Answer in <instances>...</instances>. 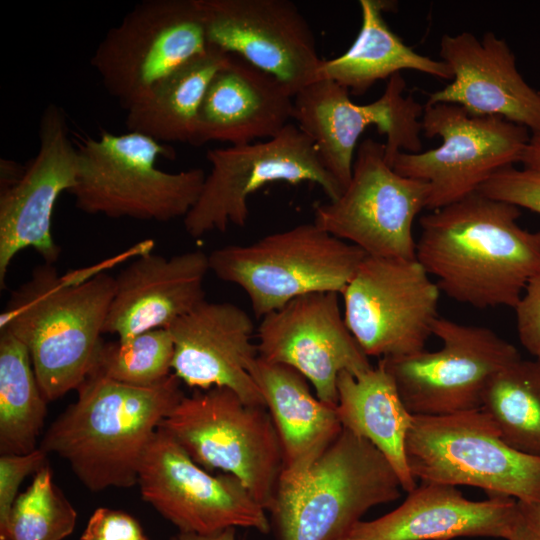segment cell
<instances>
[{"mask_svg": "<svg viewBox=\"0 0 540 540\" xmlns=\"http://www.w3.org/2000/svg\"><path fill=\"white\" fill-rule=\"evenodd\" d=\"M80 540H150L130 514L100 507L90 516Z\"/></svg>", "mask_w": 540, "mask_h": 540, "instance_id": "e575fe53", "label": "cell"}, {"mask_svg": "<svg viewBox=\"0 0 540 540\" xmlns=\"http://www.w3.org/2000/svg\"><path fill=\"white\" fill-rule=\"evenodd\" d=\"M433 335L442 346L379 361L393 377L412 415L442 416L481 409L492 377L521 358L493 330L439 317Z\"/></svg>", "mask_w": 540, "mask_h": 540, "instance_id": "5bb4252c", "label": "cell"}, {"mask_svg": "<svg viewBox=\"0 0 540 540\" xmlns=\"http://www.w3.org/2000/svg\"><path fill=\"white\" fill-rule=\"evenodd\" d=\"M173 355L170 331L154 329L126 340L103 341L91 373L127 385L154 386L172 374Z\"/></svg>", "mask_w": 540, "mask_h": 540, "instance_id": "4dcf8cb0", "label": "cell"}, {"mask_svg": "<svg viewBox=\"0 0 540 540\" xmlns=\"http://www.w3.org/2000/svg\"><path fill=\"white\" fill-rule=\"evenodd\" d=\"M172 373L138 387L91 373L78 398L48 427L39 448L65 459L90 491L137 484L144 451L161 422L185 396Z\"/></svg>", "mask_w": 540, "mask_h": 540, "instance_id": "7a4b0ae2", "label": "cell"}, {"mask_svg": "<svg viewBox=\"0 0 540 540\" xmlns=\"http://www.w3.org/2000/svg\"><path fill=\"white\" fill-rule=\"evenodd\" d=\"M439 55L452 82L429 94L428 104L461 106L470 115L498 116L540 133V92L519 73L507 42L492 32L444 34Z\"/></svg>", "mask_w": 540, "mask_h": 540, "instance_id": "ffe728a7", "label": "cell"}, {"mask_svg": "<svg viewBox=\"0 0 540 540\" xmlns=\"http://www.w3.org/2000/svg\"><path fill=\"white\" fill-rule=\"evenodd\" d=\"M77 512L53 481L49 465L34 474L13 505L8 540H63L74 530Z\"/></svg>", "mask_w": 540, "mask_h": 540, "instance_id": "1f68e13d", "label": "cell"}, {"mask_svg": "<svg viewBox=\"0 0 540 540\" xmlns=\"http://www.w3.org/2000/svg\"><path fill=\"white\" fill-rule=\"evenodd\" d=\"M76 146L77 182L69 193L76 208L91 215L157 222L184 218L206 178L201 168L159 169L157 159L173 158L174 151L138 132L103 131Z\"/></svg>", "mask_w": 540, "mask_h": 540, "instance_id": "5b68a950", "label": "cell"}, {"mask_svg": "<svg viewBox=\"0 0 540 540\" xmlns=\"http://www.w3.org/2000/svg\"><path fill=\"white\" fill-rule=\"evenodd\" d=\"M292 112L293 95L279 80L232 57L206 90L192 145L266 140L290 124Z\"/></svg>", "mask_w": 540, "mask_h": 540, "instance_id": "cb8c5ba5", "label": "cell"}, {"mask_svg": "<svg viewBox=\"0 0 540 540\" xmlns=\"http://www.w3.org/2000/svg\"><path fill=\"white\" fill-rule=\"evenodd\" d=\"M208 44L237 54L293 95L316 80L315 35L289 0H200Z\"/></svg>", "mask_w": 540, "mask_h": 540, "instance_id": "ac0fdd59", "label": "cell"}, {"mask_svg": "<svg viewBox=\"0 0 540 540\" xmlns=\"http://www.w3.org/2000/svg\"><path fill=\"white\" fill-rule=\"evenodd\" d=\"M405 454L416 480L477 487L517 501L540 500V458L509 446L482 409L413 415Z\"/></svg>", "mask_w": 540, "mask_h": 540, "instance_id": "ba28073f", "label": "cell"}, {"mask_svg": "<svg viewBox=\"0 0 540 540\" xmlns=\"http://www.w3.org/2000/svg\"><path fill=\"white\" fill-rule=\"evenodd\" d=\"M236 528L230 527L218 532L199 534L179 531L170 540H236Z\"/></svg>", "mask_w": 540, "mask_h": 540, "instance_id": "74e56055", "label": "cell"}, {"mask_svg": "<svg viewBox=\"0 0 540 540\" xmlns=\"http://www.w3.org/2000/svg\"><path fill=\"white\" fill-rule=\"evenodd\" d=\"M47 464V454L39 447L28 454L0 456V540H8L10 515L21 483Z\"/></svg>", "mask_w": 540, "mask_h": 540, "instance_id": "836d02e7", "label": "cell"}, {"mask_svg": "<svg viewBox=\"0 0 540 540\" xmlns=\"http://www.w3.org/2000/svg\"><path fill=\"white\" fill-rule=\"evenodd\" d=\"M78 153L68 131L66 115L56 104L43 111L39 149L13 185L0 190V287L5 288L9 266L26 248L55 263L61 249L53 239L52 216L57 199L76 185Z\"/></svg>", "mask_w": 540, "mask_h": 540, "instance_id": "d6986e66", "label": "cell"}, {"mask_svg": "<svg viewBox=\"0 0 540 540\" xmlns=\"http://www.w3.org/2000/svg\"><path fill=\"white\" fill-rule=\"evenodd\" d=\"M167 329L174 343L172 373L181 382L197 390L226 387L246 403L265 406L249 373L259 356L254 324L241 307L205 300Z\"/></svg>", "mask_w": 540, "mask_h": 540, "instance_id": "44dd1931", "label": "cell"}, {"mask_svg": "<svg viewBox=\"0 0 540 540\" xmlns=\"http://www.w3.org/2000/svg\"><path fill=\"white\" fill-rule=\"evenodd\" d=\"M520 214L476 191L420 218L416 259L456 302L514 309L540 270V231L522 228Z\"/></svg>", "mask_w": 540, "mask_h": 540, "instance_id": "6da1fadb", "label": "cell"}, {"mask_svg": "<svg viewBox=\"0 0 540 540\" xmlns=\"http://www.w3.org/2000/svg\"><path fill=\"white\" fill-rule=\"evenodd\" d=\"M336 292L297 297L261 318L256 337L263 359L290 366L313 386L316 396L336 406L342 372L372 367L344 319Z\"/></svg>", "mask_w": 540, "mask_h": 540, "instance_id": "e0dca14e", "label": "cell"}, {"mask_svg": "<svg viewBox=\"0 0 540 540\" xmlns=\"http://www.w3.org/2000/svg\"><path fill=\"white\" fill-rule=\"evenodd\" d=\"M137 484L142 498L179 531L243 527L267 534L271 529L266 509L238 478L212 475L161 428L144 451Z\"/></svg>", "mask_w": 540, "mask_h": 540, "instance_id": "2e32d148", "label": "cell"}, {"mask_svg": "<svg viewBox=\"0 0 540 540\" xmlns=\"http://www.w3.org/2000/svg\"><path fill=\"white\" fill-rule=\"evenodd\" d=\"M440 294L416 258L366 256L341 293L344 319L368 357L414 354L433 335Z\"/></svg>", "mask_w": 540, "mask_h": 540, "instance_id": "9a60e30c", "label": "cell"}, {"mask_svg": "<svg viewBox=\"0 0 540 540\" xmlns=\"http://www.w3.org/2000/svg\"><path fill=\"white\" fill-rule=\"evenodd\" d=\"M521 163L524 168L540 172V133L531 134Z\"/></svg>", "mask_w": 540, "mask_h": 540, "instance_id": "f35d334b", "label": "cell"}, {"mask_svg": "<svg viewBox=\"0 0 540 540\" xmlns=\"http://www.w3.org/2000/svg\"><path fill=\"white\" fill-rule=\"evenodd\" d=\"M209 255L197 249L171 257L144 252L115 277L103 333L126 340L169 328L205 301Z\"/></svg>", "mask_w": 540, "mask_h": 540, "instance_id": "7402d4cb", "label": "cell"}, {"mask_svg": "<svg viewBox=\"0 0 540 540\" xmlns=\"http://www.w3.org/2000/svg\"><path fill=\"white\" fill-rule=\"evenodd\" d=\"M208 255L210 271L239 286L257 318L309 293L341 295L367 256L314 222L249 244L226 245Z\"/></svg>", "mask_w": 540, "mask_h": 540, "instance_id": "8992f818", "label": "cell"}, {"mask_svg": "<svg viewBox=\"0 0 540 540\" xmlns=\"http://www.w3.org/2000/svg\"><path fill=\"white\" fill-rule=\"evenodd\" d=\"M114 292L115 277L100 270L60 275L44 263L11 293L0 330L26 345L47 402L77 390L91 373Z\"/></svg>", "mask_w": 540, "mask_h": 540, "instance_id": "3957f363", "label": "cell"}, {"mask_svg": "<svg viewBox=\"0 0 540 540\" xmlns=\"http://www.w3.org/2000/svg\"><path fill=\"white\" fill-rule=\"evenodd\" d=\"M402 491L387 458L343 428L300 479L278 485L268 509L271 527L277 540H344L369 509Z\"/></svg>", "mask_w": 540, "mask_h": 540, "instance_id": "277c9868", "label": "cell"}, {"mask_svg": "<svg viewBox=\"0 0 540 540\" xmlns=\"http://www.w3.org/2000/svg\"><path fill=\"white\" fill-rule=\"evenodd\" d=\"M337 395L342 427L373 444L395 469L403 490L412 491L417 484L408 468L405 443L413 415L384 365L379 361L357 375L342 372Z\"/></svg>", "mask_w": 540, "mask_h": 540, "instance_id": "484cf974", "label": "cell"}, {"mask_svg": "<svg viewBox=\"0 0 540 540\" xmlns=\"http://www.w3.org/2000/svg\"><path fill=\"white\" fill-rule=\"evenodd\" d=\"M478 192L540 214V172L509 166L494 173Z\"/></svg>", "mask_w": 540, "mask_h": 540, "instance_id": "d6a6232c", "label": "cell"}, {"mask_svg": "<svg viewBox=\"0 0 540 540\" xmlns=\"http://www.w3.org/2000/svg\"><path fill=\"white\" fill-rule=\"evenodd\" d=\"M422 133L440 137V146L400 152L391 167L400 175L426 182L431 211L476 191L498 170L522 161L531 133L498 116L470 115L448 103L424 105Z\"/></svg>", "mask_w": 540, "mask_h": 540, "instance_id": "30bf717a", "label": "cell"}, {"mask_svg": "<svg viewBox=\"0 0 540 540\" xmlns=\"http://www.w3.org/2000/svg\"><path fill=\"white\" fill-rule=\"evenodd\" d=\"M505 540H540V500L517 501Z\"/></svg>", "mask_w": 540, "mask_h": 540, "instance_id": "8d00e7d4", "label": "cell"}, {"mask_svg": "<svg viewBox=\"0 0 540 540\" xmlns=\"http://www.w3.org/2000/svg\"><path fill=\"white\" fill-rule=\"evenodd\" d=\"M209 48L200 0H144L110 28L90 59L123 109Z\"/></svg>", "mask_w": 540, "mask_h": 540, "instance_id": "8fae6325", "label": "cell"}, {"mask_svg": "<svg viewBox=\"0 0 540 540\" xmlns=\"http://www.w3.org/2000/svg\"><path fill=\"white\" fill-rule=\"evenodd\" d=\"M481 409L509 446L540 458V361L520 358L497 372Z\"/></svg>", "mask_w": 540, "mask_h": 540, "instance_id": "f546056e", "label": "cell"}, {"mask_svg": "<svg viewBox=\"0 0 540 540\" xmlns=\"http://www.w3.org/2000/svg\"><path fill=\"white\" fill-rule=\"evenodd\" d=\"M512 497L469 500L456 486L423 482L391 512L360 521L349 540H450L458 537L506 539L516 509Z\"/></svg>", "mask_w": 540, "mask_h": 540, "instance_id": "603a6c76", "label": "cell"}, {"mask_svg": "<svg viewBox=\"0 0 540 540\" xmlns=\"http://www.w3.org/2000/svg\"><path fill=\"white\" fill-rule=\"evenodd\" d=\"M391 1L360 0L361 27L352 45L340 56L321 61L316 80H331L354 95L366 93L377 81L402 70H415L452 80L450 67L442 60L419 54L407 46L385 21Z\"/></svg>", "mask_w": 540, "mask_h": 540, "instance_id": "4316f807", "label": "cell"}, {"mask_svg": "<svg viewBox=\"0 0 540 540\" xmlns=\"http://www.w3.org/2000/svg\"><path fill=\"white\" fill-rule=\"evenodd\" d=\"M276 428L282 449L278 485L300 479L335 441L343 427L336 406L314 396L294 368L258 356L249 365Z\"/></svg>", "mask_w": 540, "mask_h": 540, "instance_id": "d4e9b609", "label": "cell"}, {"mask_svg": "<svg viewBox=\"0 0 540 540\" xmlns=\"http://www.w3.org/2000/svg\"><path fill=\"white\" fill-rule=\"evenodd\" d=\"M26 345L0 330V452L28 454L36 447L47 414Z\"/></svg>", "mask_w": 540, "mask_h": 540, "instance_id": "f1b7e54d", "label": "cell"}, {"mask_svg": "<svg viewBox=\"0 0 540 540\" xmlns=\"http://www.w3.org/2000/svg\"><path fill=\"white\" fill-rule=\"evenodd\" d=\"M514 310L521 345L540 361V270L527 282Z\"/></svg>", "mask_w": 540, "mask_h": 540, "instance_id": "d590c367", "label": "cell"}, {"mask_svg": "<svg viewBox=\"0 0 540 540\" xmlns=\"http://www.w3.org/2000/svg\"><path fill=\"white\" fill-rule=\"evenodd\" d=\"M344 540H349V539L347 538V539H344Z\"/></svg>", "mask_w": 540, "mask_h": 540, "instance_id": "ab89813d", "label": "cell"}, {"mask_svg": "<svg viewBox=\"0 0 540 540\" xmlns=\"http://www.w3.org/2000/svg\"><path fill=\"white\" fill-rule=\"evenodd\" d=\"M206 159L210 171L196 203L183 218L185 231L196 239L230 226H245L249 197L270 183L311 182L329 200L343 191L323 166L310 138L292 123L266 140L210 149Z\"/></svg>", "mask_w": 540, "mask_h": 540, "instance_id": "9c48e42d", "label": "cell"}, {"mask_svg": "<svg viewBox=\"0 0 540 540\" xmlns=\"http://www.w3.org/2000/svg\"><path fill=\"white\" fill-rule=\"evenodd\" d=\"M232 56L210 46L159 81L139 102L126 110V128L161 143L192 145L198 113L206 90Z\"/></svg>", "mask_w": 540, "mask_h": 540, "instance_id": "83f0119b", "label": "cell"}, {"mask_svg": "<svg viewBox=\"0 0 540 540\" xmlns=\"http://www.w3.org/2000/svg\"><path fill=\"white\" fill-rule=\"evenodd\" d=\"M159 428L199 466L238 478L268 511L282 471V449L267 408L213 387L184 396Z\"/></svg>", "mask_w": 540, "mask_h": 540, "instance_id": "52a82bcc", "label": "cell"}, {"mask_svg": "<svg viewBox=\"0 0 540 540\" xmlns=\"http://www.w3.org/2000/svg\"><path fill=\"white\" fill-rule=\"evenodd\" d=\"M429 185L398 174L384 143L366 138L357 147L352 176L335 200L314 206V223L367 256L415 259L413 223L427 207Z\"/></svg>", "mask_w": 540, "mask_h": 540, "instance_id": "7c38bea8", "label": "cell"}, {"mask_svg": "<svg viewBox=\"0 0 540 540\" xmlns=\"http://www.w3.org/2000/svg\"><path fill=\"white\" fill-rule=\"evenodd\" d=\"M405 90L406 82L398 73L389 78L378 99L364 105L355 104L345 87L326 79L309 83L293 97L292 119L342 190L352 176L358 140L370 126L386 136L390 166L400 152H420L424 106Z\"/></svg>", "mask_w": 540, "mask_h": 540, "instance_id": "4fadbf2b", "label": "cell"}]
</instances>
